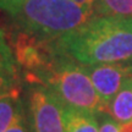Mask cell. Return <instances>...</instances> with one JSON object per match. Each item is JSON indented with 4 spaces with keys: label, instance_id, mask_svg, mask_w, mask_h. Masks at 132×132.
I'll list each match as a JSON object with an SVG mask.
<instances>
[{
    "label": "cell",
    "instance_id": "cell-10",
    "mask_svg": "<svg viewBox=\"0 0 132 132\" xmlns=\"http://www.w3.org/2000/svg\"><path fill=\"white\" fill-rule=\"evenodd\" d=\"M21 99L19 89L0 95V132H5L11 125Z\"/></svg>",
    "mask_w": 132,
    "mask_h": 132
},
{
    "label": "cell",
    "instance_id": "cell-13",
    "mask_svg": "<svg viewBox=\"0 0 132 132\" xmlns=\"http://www.w3.org/2000/svg\"><path fill=\"white\" fill-rule=\"evenodd\" d=\"M17 81L12 80H5V78H0V95L10 93L12 90L17 89Z\"/></svg>",
    "mask_w": 132,
    "mask_h": 132
},
{
    "label": "cell",
    "instance_id": "cell-14",
    "mask_svg": "<svg viewBox=\"0 0 132 132\" xmlns=\"http://www.w3.org/2000/svg\"><path fill=\"white\" fill-rule=\"evenodd\" d=\"M20 1H22V0H0V11L6 12L7 10L19 4Z\"/></svg>",
    "mask_w": 132,
    "mask_h": 132
},
{
    "label": "cell",
    "instance_id": "cell-15",
    "mask_svg": "<svg viewBox=\"0 0 132 132\" xmlns=\"http://www.w3.org/2000/svg\"><path fill=\"white\" fill-rule=\"evenodd\" d=\"M72 1H75L76 4H78L80 6H82L83 9L93 12V5H94L95 0H72Z\"/></svg>",
    "mask_w": 132,
    "mask_h": 132
},
{
    "label": "cell",
    "instance_id": "cell-8",
    "mask_svg": "<svg viewBox=\"0 0 132 132\" xmlns=\"http://www.w3.org/2000/svg\"><path fill=\"white\" fill-rule=\"evenodd\" d=\"M19 64L15 56L14 49L9 44L5 32L0 29V78L17 81Z\"/></svg>",
    "mask_w": 132,
    "mask_h": 132
},
{
    "label": "cell",
    "instance_id": "cell-12",
    "mask_svg": "<svg viewBox=\"0 0 132 132\" xmlns=\"http://www.w3.org/2000/svg\"><path fill=\"white\" fill-rule=\"evenodd\" d=\"M5 132H29L28 120H27V115H26V110H24L22 99H21L19 106H17V110H16L12 122Z\"/></svg>",
    "mask_w": 132,
    "mask_h": 132
},
{
    "label": "cell",
    "instance_id": "cell-3",
    "mask_svg": "<svg viewBox=\"0 0 132 132\" xmlns=\"http://www.w3.org/2000/svg\"><path fill=\"white\" fill-rule=\"evenodd\" d=\"M27 81L47 86L65 106L93 114L104 111L103 102L83 65L57 50V48L55 55L44 67L27 73Z\"/></svg>",
    "mask_w": 132,
    "mask_h": 132
},
{
    "label": "cell",
    "instance_id": "cell-9",
    "mask_svg": "<svg viewBox=\"0 0 132 132\" xmlns=\"http://www.w3.org/2000/svg\"><path fill=\"white\" fill-rule=\"evenodd\" d=\"M93 16L132 17V0H95Z\"/></svg>",
    "mask_w": 132,
    "mask_h": 132
},
{
    "label": "cell",
    "instance_id": "cell-7",
    "mask_svg": "<svg viewBox=\"0 0 132 132\" xmlns=\"http://www.w3.org/2000/svg\"><path fill=\"white\" fill-rule=\"evenodd\" d=\"M66 132H99L97 114L65 106Z\"/></svg>",
    "mask_w": 132,
    "mask_h": 132
},
{
    "label": "cell",
    "instance_id": "cell-6",
    "mask_svg": "<svg viewBox=\"0 0 132 132\" xmlns=\"http://www.w3.org/2000/svg\"><path fill=\"white\" fill-rule=\"evenodd\" d=\"M104 111L119 123L132 122V78L123 85Z\"/></svg>",
    "mask_w": 132,
    "mask_h": 132
},
{
    "label": "cell",
    "instance_id": "cell-4",
    "mask_svg": "<svg viewBox=\"0 0 132 132\" xmlns=\"http://www.w3.org/2000/svg\"><path fill=\"white\" fill-rule=\"evenodd\" d=\"M22 100L29 132H66L65 105L50 88L28 82Z\"/></svg>",
    "mask_w": 132,
    "mask_h": 132
},
{
    "label": "cell",
    "instance_id": "cell-1",
    "mask_svg": "<svg viewBox=\"0 0 132 132\" xmlns=\"http://www.w3.org/2000/svg\"><path fill=\"white\" fill-rule=\"evenodd\" d=\"M54 43L57 50L81 65L131 61L132 17L92 16Z\"/></svg>",
    "mask_w": 132,
    "mask_h": 132
},
{
    "label": "cell",
    "instance_id": "cell-11",
    "mask_svg": "<svg viewBox=\"0 0 132 132\" xmlns=\"http://www.w3.org/2000/svg\"><path fill=\"white\" fill-rule=\"evenodd\" d=\"M97 118L99 122V132H132V122L119 123L105 111L98 113Z\"/></svg>",
    "mask_w": 132,
    "mask_h": 132
},
{
    "label": "cell",
    "instance_id": "cell-5",
    "mask_svg": "<svg viewBox=\"0 0 132 132\" xmlns=\"http://www.w3.org/2000/svg\"><path fill=\"white\" fill-rule=\"evenodd\" d=\"M83 67L103 102L104 110L123 85L132 78V60L99 65H83Z\"/></svg>",
    "mask_w": 132,
    "mask_h": 132
},
{
    "label": "cell",
    "instance_id": "cell-2",
    "mask_svg": "<svg viewBox=\"0 0 132 132\" xmlns=\"http://www.w3.org/2000/svg\"><path fill=\"white\" fill-rule=\"evenodd\" d=\"M5 14L17 32L42 40H56L93 16L72 0H22Z\"/></svg>",
    "mask_w": 132,
    "mask_h": 132
}]
</instances>
